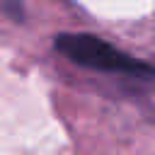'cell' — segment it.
I'll return each instance as SVG.
<instances>
[{
	"mask_svg": "<svg viewBox=\"0 0 155 155\" xmlns=\"http://www.w3.org/2000/svg\"><path fill=\"white\" fill-rule=\"evenodd\" d=\"M53 46L61 56H65L68 61L85 65V68L126 73V75H136V78H155V68L150 63L138 61L90 34H58L53 39Z\"/></svg>",
	"mask_w": 155,
	"mask_h": 155,
	"instance_id": "1",
	"label": "cell"
}]
</instances>
